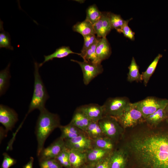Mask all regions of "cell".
<instances>
[{
    "label": "cell",
    "instance_id": "cell-1",
    "mask_svg": "<svg viewBox=\"0 0 168 168\" xmlns=\"http://www.w3.org/2000/svg\"><path fill=\"white\" fill-rule=\"evenodd\" d=\"M158 125L124 132L118 146L138 168H168V128Z\"/></svg>",
    "mask_w": 168,
    "mask_h": 168
},
{
    "label": "cell",
    "instance_id": "cell-2",
    "mask_svg": "<svg viewBox=\"0 0 168 168\" xmlns=\"http://www.w3.org/2000/svg\"><path fill=\"white\" fill-rule=\"evenodd\" d=\"M40 112L35 131L38 144V156L44 148V144L47 138L55 129L61 125L60 119L57 114L50 112L46 108Z\"/></svg>",
    "mask_w": 168,
    "mask_h": 168
},
{
    "label": "cell",
    "instance_id": "cell-3",
    "mask_svg": "<svg viewBox=\"0 0 168 168\" xmlns=\"http://www.w3.org/2000/svg\"><path fill=\"white\" fill-rule=\"evenodd\" d=\"M39 64L34 63V91L26 116L35 109L41 111L45 108V104L49 96L39 72Z\"/></svg>",
    "mask_w": 168,
    "mask_h": 168
},
{
    "label": "cell",
    "instance_id": "cell-4",
    "mask_svg": "<svg viewBox=\"0 0 168 168\" xmlns=\"http://www.w3.org/2000/svg\"><path fill=\"white\" fill-rule=\"evenodd\" d=\"M105 136L118 144L124 132V129L114 117L104 116L98 121Z\"/></svg>",
    "mask_w": 168,
    "mask_h": 168
},
{
    "label": "cell",
    "instance_id": "cell-5",
    "mask_svg": "<svg viewBox=\"0 0 168 168\" xmlns=\"http://www.w3.org/2000/svg\"><path fill=\"white\" fill-rule=\"evenodd\" d=\"M115 118L124 129L145 122L146 119L135 103H131L121 115Z\"/></svg>",
    "mask_w": 168,
    "mask_h": 168
},
{
    "label": "cell",
    "instance_id": "cell-6",
    "mask_svg": "<svg viewBox=\"0 0 168 168\" xmlns=\"http://www.w3.org/2000/svg\"><path fill=\"white\" fill-rule=\"evenodd\" d=\"M130 103L128 98L126 97L109 98L102 105L104 116L118 117Z\"/></svg>",
    "mask_w": 168,
    "mask_h": 168
},
{
    "label": "cell",
    "instance_id": "cell-7",
    "mask_svg": "<svg viewBox=\"0 0 168 168\" xmlns=\"http://www.w3.org/2000/svg\"><path fill=\"white\" fill-rule=\"evenodd\" d=\"M168 100L161 99L154 97H148L134 103L137 108L146 118L159 109L166 106Z\"/></svg>",
    "mask_w": 168,
    "mask_h": 168
},
{
    "label": "cell",
    "instance_id": "cell-8",
    "mask_svg": "<svg viewBox=\"0 0 168 168\" xmlns=\"http://www.w3.org/2000/svg\"><path fill=\"white\" fill-rule=\"evenodd\" d=\"M71 61L78 63L80 67L83 76V81L87 85L98 75L103 71V68L101 63H95L83 61L81 62L71 59Z\"/></svg>",
    "mask_w": 168,
    "mask_h": 168
},
{
    "label": "cell",
    "instance_id": "cell-9",
    "mask_svg": "<svg viewBox=\"0 0 168 168\" xmlns=\"http://www.w3.org/2000/svg\"><path fill=\"white\" fill-rule=\"evenodd\" d=\"M66 147L69 149L86 152L92 147V141L85 132L72 138L64 140Z\"/></svg>",
    "mask_w": 168,
    "mask_h": 168
},
{
    "label": "cell",
    "instance_id": "cell-10",
    "mask_svg": "<svg viewBox=\"0 0 168 168\" xmlns=\"http://www.w3.org/2000/svg\"><path fill=\"white\" fill-rule=\"evenodd\" d=\"M18 120V114L14 110L0 105V123L4 126L7 132L12 130Z\"/></svg>",
    "mask_w": 168,
    "mask_h": 168
},
{
    "label": "cell",
    "instance_id": "cell-11",
    "mask_svg": "<svg viewBox=\"0 0 168 168\" xmlns=\"http://www.w3.org/2000/svg\"><path fill=\"white\" fill-rule=\"evenodd\" d=\"M65 147L64 140L59 137L49 146L43 149L38 156L39 161L55 158Z\"/></svg>",
    "mask_w": 168,
    "mask_h": 168
},
{
    "label": "cell",
    "instance_id": "cell-12",
    "mask_svg": "<svg viewBox=\"0 0 168 168\" xmlns=\"http://www.w3.org/2000/svg\"><path fill=\"white\" fill-rule=\"evenodd\" d=\"M109 12H102L100 19L93 25L96 35L98 38L106 37L112 29L110 21Z\"/></svg>",
    "mask_w": 168,
    "mask_h": 168
},
{
    "label": "cell",
    "instance_id": "cell-13",
    "mask_svg": "<svg viewBox=\"0 0 168 168\" xmlns=\"http://www.w3.org/2000/svg\"><path fill=\"white\" fill-rule=\"evenodd\" d=\"M83 112L91 121H99L104 116L102 105L90 103L77 107Z\"/></svg>",
    "mask_w": 168,
    "mask_h": 168
},
{
    "label": "cell",
    "instance_id": "cell-14",
    "mask_svg": "<svg viewBox=\"0 0 168 168\" xmlns=\"http://www.w3.org/2000/svg\"><path fill=\"white\" fill-rule=\"evenodd\" d=\"M127 156L124 149L118 146L110 156V168H126Z\"/></svg>",
    "mask_w": 168,
    "mask_h": 168
},
{
    "label": "cell",
    "instance_id": "cell-15",
    "mask_svg": "<svg viewBox=\"0 0 168 168\" xmlns=\"http://www.w3.org/2000/svg\"><path fill=\"white\" fill-rule=\"evenodd\" d=\"M96 53L98 62L99 63L110 57L111 54V49L106 37L98 38Z\"/></svg>",
    "mask_w": 168,
    "mask_h": 168
},
{
    "label": "cell",
    "instance_id": "cell-16",
    "mask_svg": "<svg viewBox=\"0 0 168 168\" xmlns=\"http://www.w3.org/2000/svg\"><path fill=\"white\" fill-rule=\"evenodd\" d=\"M111 153L98 147H92L86 152V163L95 165Z\"/></svg>",
    "mask_w": 168,
    "mask_h": 168
},
{
    "label": "cell",
    "instance_id": "cell-17",
    "mask_svg": "<svg viewBox=\"0 0 168 168\" xmlns=\"http://www.w3.org/2000/svg\"><path fill=\"white\" fill-rule=\"evenodd\" d=\"M91 121L86 115L77 108L69 123L85 132Z\"/></svg>",
    "mask_w": 168,
    "mask_h": 168
},
{
    "label": "cell",
    "instance_id": "cell-18",
    "mask_svg": "<svg viewBox=\"0 0 168 168\" xmlns=\"http://www.w3.org/2000/svg\"><path fill=\"white\" fill-rule=\"evenodd\" d=\"M92 147H98L112 153L117 147V143L103 136L92 140Z\"/></svg>",
    "mask_w": 168,
    "mask_h": 168
},
{
    "label": "cell",
    "instance_id": "cell-19",
    "mask_svg": "<svg viewBox=\"0 0 168 168\" xmlns=\"http://www.w3.org/2000/svg\"><path fill=\"white\" fill-rule=\"evenodd\" d=\"M68 149L69 159L71 168H80L86 163V152Z\"/></svg>",
    "mask_w": 168,
    "mask_h": 168
},
{
    "label": "cell",
    "instance_id": "cell-20",
    "mask_svg": "<svg viewBox=\"0 0 168 168\" xmlns=\"http://www.w3.org/2000/svg\"><path fill=\"white\" fill-rule=\"evenodd\" d=\"M71 54H76L80 55V53L73 52L69 46H63L57 49L53 53L48 55H44V60L39 64V67H41L44 63L52 60L54 58H61L67 57Z\"/></svg>",
    "mask_w": 168,
    "mask_h": 168
},
{
    "label": "cell",
    "instance_id": "cell-21",
    "mask_svg": "<svg viewBox=\"0 0 168 168\" xmlns=\"http://www.w3.org/2000/svg\"><path fill=\"white\" fill-rule=\"evenodd\" d=\"M59 128L61 132L60 137L63 140L75 138L85 133L70 123L65 126L61 125Z\"/></svg>",
    "mask_w": 168,
    "mask_h": 168
},
{
    "label": "cell",
    "instance_id": "cell-22",
    "mask_svg": "<svg viewBox=\"0 0 168 168\" xmlns=\"http://www.w3.org/2000/svg\"><path fill=\"white\" fill-rule=\"evenodd\" d=\"M166 107L161 108L146 118L145 122L147 125L156 126L166 119H167L165 111Z\"/></svg>",
    "mask_w": 168,
    "mask_h": 168
},
{
    "label": "cell",
    "instance_id": "cell-23",
    "mask_svg": "<svg viewBox=\"0 0 168 168\" xmlns=\"http://www.w3.org/2000/svg\"><path fill=\"white\" fill-rule=\"evenodd\" d=\"M73 30L84 37L91 35H96L93 26L89 21L85 20L77 22L72 27Z\"/></svg>",
    "mask_w": 168,
    "mask_h": 168
},
{
    "label": "cell",
    "instance_id": "cell-24",
    "mask_svg": "<svg viewBox=\"0 0 168 168\" xmlns=\"http://www.w3.org/2000/svg\"><path fill=\"white\" fill-rule=\"evenodd\" d=\"M84 132L92 140L105 136L99 124L98 121H91Z\"/></svg>",
    "mask_w": 168,
    "mask_h": 168
},
{
    "label": "cell",
    "instance_id": "cell-25",
    "mask_svg": "<svg viewBox=\"0 0 168 168\" xmlns=\"http://www.w3.org/2000/svg\"><path fill=\"white\" fill-rule=\"evenodd\" d=\"M128 68L129 72L127 74V80L128 82H138L142 81V74H140L139 72V66L133 57L132 58Z\"/></svg>",
    "mask_w": 168,
    "mask_h": 168
},
{
    "label": "cell",
    "instance_id": "cell-26",
    "mask_svg": "<svg viewBox=\"0 0 168 168\" xmlns=\"http://www.w3.org/2000/svg\"><path fill=\"white\" fill-rule=\"evenodd\" d=\"M10 64H8L7 67L0 72V95L1 96L6 91L8 87L9 81L11 77L9 68Z\"/></svg>",
    "mask_w": 168,
    "mask_h": 168
},
{
    "label": "cell",
    "instance_id": "cell-27",
    "mask_svg": "<svg viewBox=\"0 0 168 168\" xmlns=\"http://www.w3.org/2000/svg\"><path fill=\"white\" fill-rule=\"evenodd\" d=\"M86 16L85 20L90 22L93 25L100 19L102 12L98 9L96 5L93 4L86 9Z\"/></svg>",
    "mask_w": 168,
    "mask_h": 168
},
{
    "label": "cell",
    "instance_id": "cell-28",
    "mask_svg": "<svg viewBox=\"0 0 168 168\" xmlns=\"http://www.w3.org/2000/svg\"><path fill=\"white\" fill-rule=\"evenodd\" d=\"M162 55L158 54L152 63L148 66L146 70L142 74V81L145 86L147 85L150 79L154 72L160 59Z\"/></svg>",
    "mask_w": 168,
    "mask_h": 168
},
{
    "label": "cell",
    "instance_id": "cell-29",
    "mask_svg": "<svg viewBox=\"0 0 168 168\" xmlns=\"http://www.w3.org/2000/svg\"><path fill=\"white\" fill-rule=\"evenodd\" d=\"M0 48H5L6 49L13 50L14 48L11 45V38L9 34L4 30L3 22L0 21Z\"/></svg>",
    "mask_w": 168,
    "mask_h": 168
},
{
    "label": "cell",
    "instance_id": "cell-30",
    "mask_svg": "<svg viewBox=\"0 0 168 168\" xmlns=\"http://www.w3.org/2000/svg\"><path fill=\"white\" fill-rule=\"evenodd\" d=\"M109 19L111 29H115L120 33L122 28L126 22L120 15L109 12Z\"/></svg>",
    "mask_w": 168,
    "mask_h": 168
},
{
    "label": "cell",
    "instance_id": "cell-31",
    "mask_svg": "<svg viewBox=\"0 0 168 168\" xmlns=\"http://www.w3.org/2000/svg\"><path fill=\"white\" fill-rule=\"evenodd\" d=\"M98 41V40L86 50L83 55L81 56L83 59V61L99 63L98 62L96 53V48Z\"/></svg>",
    "mask_w": 168,
    "mask_h": 168
},
{
    "label": "cell",
    "instance_id": "cell-32",
    "mask_svg": "<svg viewBox=\"0 0 168 168\" xmlns=\"http://www.w3.org/2000/svg\"><path fill=\"white\" fill-rule=\"evenodd\" d=\"M83 45L80 53V56L83 55L86 50L98 40V38L95 35H91L83 37Z\"/></svg>",
    "mask_w": 168,
    "mask_h": 168
},
{
    "label": "cell",
    "instance_id": "cell-33",
    "mask_svg": "<svg viewBox=\"0 0 168 168\" xmlns=\"http://www.w3.org/2000/svg\"><path fill=\"white\" fill-rule=\"evenodd\" d=\"M39 161L40 168H63L55 158L49 159Z\"/></svg>",
    "mask_w": 168,
    "mask_h": 168
},
{
    "label": "cell",
    "instance_id": "cell-34",
    "mask_svg": "<svg viewBox=\"0 0 168 168\" xmlns=\"http://www.w3.org/2000/svg\"><path fill=\"white\" fill-rule=\"evenodd\" d=\"M131 19L132 18L127 20L126 22L121 29L120 33H122L125 37L133 41L135 39V33L128 26V23Z\"/></svg>",
    "mask_w": 168,
    "mask_h": 168
},
{
    "label": "cell",
    "instance_id": "cell-35",
    "mask_svg": "<svg viewBox=\"0 0 168 168\" xmlns=\"http://www.w3.org/2000/svg\"><path fill=\"white\" fill-rule=\"evenodd\" d=\"M3 155V158L1 166V168H9L16 163V160L7 153H4Z\"/></svg>",
    "mask_w": 168,
    "mask_h": 168
},
{
    "label": "cell",
    "instance_id": "cell-36",
    "mask_svg": "<svg viewBox=\"0 0 168 168\" xmlns=\"http://www.w3.org/2000/svg\"><path fill=\"white\" fill-rule=\"evenodd\" d=\"M111 154L97 163L95 168H110V161Z\"/></svg>",
    "mask_w": 168,
    "mask_h": 168
},
{
    "label": "cell",
    "instance_id": "cell-37",
    "mask_svg": "<svg viewBox=\"0 0 168 168\" xmlns=\"http://www.w3.org/2000/svg\"><path fill=\"white\" fill-rule=\"evenodd\" d=\"M34 161V158L32 157H30L28 162L23 166V168H33Z\"/></svg>",
    "mask_w": 168,
    "mask_h": 168
},
{
    "label": "cell",
    "instance_id": "cell-38",
    "mask_svg": "<svg viewBox=\"0 0 168 168\" xmlns=\"http://www.w3.org/2000/svg\"><path fill=\"white\" fill-rule=\"evenodd\" d=\"M95 165L86 163L83 165L80 168H95Z\"/></svg>",
    "mask_w": 168,
    "mask_h": 168
},
{
    "label": "cell",
    "instance_id": "cell-39",
    "mask_svg": "<svg viewBox=\"0 0 168 168\" xmlns=\"http://www.w3.org/2000/svg\"><path fill=\"white\" fill-rule=\"evenodd\" d=\"M165 111L167 117V119L168 120V103L165 108Z\"/></svg>",
    "mask_w": 168,
    "mask_h": 168
}]
</instances>
